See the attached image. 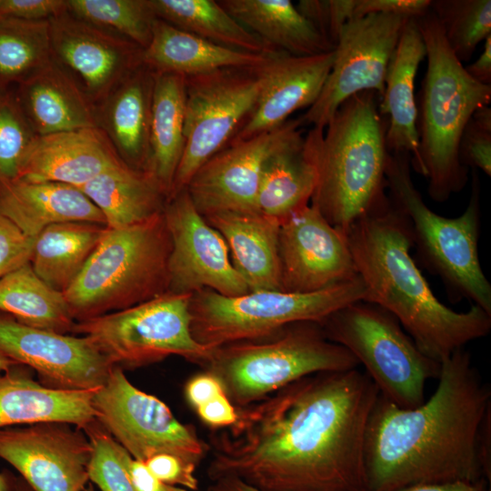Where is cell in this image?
I'll list each match as a JSON object with an SVG mask.
<instances>
[{
	"label": "cell",
	"mask_w": 491,
	"mask_h": 491,
	"mask_svg": "<svg viewBox=\"0 0 491 491\" xmlns=\"http://www.w3.org/2000/svg\"><path fill=\"white\" fill-rule=\"evenodd\" d=\"M0 354L31 367L44 386L61 390L98 389L115 366L85 336L29 326L1 312Z\"/></svg>",
	"instance_id": "17"
},
{
	"label": "cell",
	"mask_w": 491,
	"mask_h": 491,
	"mask_svg": "<svg viewBox=\"0 0 491 491\" xmlns=\"http://www.w3.org/2000/svg\"><path fill=\"white\" fill-rule=\"evenodd\" d=\"M34 242L0 212V279L30 263Z\"/></svg>",
	"instance_id": "44"
},
{
	"label": "cell",
	"mask_w": 491,
	"mask_h": 491,
	"mask_svg": "<svg viewBox=\"0 0 491 491\" xmlns=\"http://www.w3.org/2000/svg\"><path fill=\"white\" fill-rule=\"evenodd\" d=\"M15 366H17V364L0 354V372L6 371Z\"/></svg>",
	"instance_id": "55"
},
{
	"label": "cell",
	"mask_w": 491,
	"mask_h": 491,
	"mask_svg": "<svg viewBox=\"0 0 491 491\" xmlns=\"http://www.w3.org/2000/svg\"><path fill=\"white\" fill-rule=\"evenodd\" d=\"M408 17L371 14L354 17L341 31L334 61L316 102L299 118L302 126L325 129L349 97L373 91L384 94L388 64Z\"/></svg>",
	"instance_id": "14"
},
{
	"label": "cell",
	"mask_w": 491,
	"mask_h": 491,
	"mask_svg": "<svg viewBox=\"0 0 491 491\" xmlns=\"http://www.w3.org/2000/svg\"><path fill=\"white\" fill-rule=\"evenodd\" d=\"M0 212L34 239L58 223L105 225L101 211L79 188L55 182L18 178L0 184Z\"/></svg>",
	"instance_id": "27"
},
{
	"label": "cell",
	"mask_w": 491,
	"mask_h": 491,
	"mask_svg": "<svg viewBox=\"0 0 491 491\" xmlns=\"http://www.w3.org/2000/svg\"><path fill=\"white\" fill-rule=\"evenodd\" d=\"M466 73L476 81L491 85V35L485 39L484 49L480 56L472 64L465 66Z\"/></svg>",
	"instance_id": "51"
},
{
	"label": "cell",
	"mask_w": 491,
	"mask_h": 491,
	"mask_svg": "<svg viewBox=\"0 0 491 491\" xmlns=\"http://www.w3.org/2000/svg\"><path fill=\"white\" fill-rule=\"evenodd\" d=\"M426 55V45L417 20L409 18L390 58L384 94L378 104L380 115L388 116L385 136L387 151L408 154L415 170L419 163L415 80L418 66Z\"/></svg>",
	"instance_id": "24"
},
{
	"label": "cell",
	"mask_w": 491,
	"mask_h": 491,
	"mask_svg": "<svg viewBox=\"0 0 491 491\" xmlns=\"http://www.w3.org/2000/svg\"><path fill=\"white\" fill-rule=\"evenodd\" d=\"M365 296L366 287L358 276L304 294L258 290L225 296L205 288L191 296V332L197 343L212 349L235 342L264 339L296 323L320 324Z\"/></svg>",
	"instance_id": "9"
},
{
	"label": "cell",
	"mask_w": 491,
	"mask_h": 491,
	"mask_svg": "<svg viewBox=\"0 0 491 491\" xmlns=\"http://www.w3.org/2000/svg\"><path fill=\"white\" fill-rule=\"evenodd\" d=\"M320 326L328 340L364 366L380 395L401 408L420 406L426 381L439 376L440 363L426 356L397 319L375 304L352 303Z\"/></svg>",
	"instance_id": "10"
},
{
	"label": "cell",
	"mask_w": 491,
	"mask_h": 491,
	"mask_svg": "<svg viewBox=\"0 0 491 491\" xmlns=\"http://www.w3.org/2000/svg\"><path fill=\"white\" fill-rule=\"evenodd\" d=\"M84 491H96V489L94 487L93 485L87 484V486H86V487L85 488Z\"/></svg>",
	"instance_id": "57"
},
{
	"label": "cell",
	"mask_w": 491,
	"mask_h": 491,
	"mask_svg": "<svg viewBox=\"0 0 491 491\" xmlns=\"http://www.w3.org/2000/svg\"><path fill=\"white\" fill-rule=\"evenodd\" d=\"M265 65L185 76V145L169 198L230 143L249 116L262 87Z\"/></svg>",
	"instance_id": "12"
},
{
	"label": "cell",
	"mask_w": 491,
	"mask_h": 491,
	"mask_svg": "<svg viewBox=\"0 0 491 491\" xmlns=\"http://www.w3.org/2000/svg\"><path fill=\"white\" fill-rule=\"evenodd\" d=\"M238 23L277 51L307 56L335 47L290 0H218Z\"/></svg>",
	"instance_id": "31"
},
{
	"label": "cell",
	"mask_w": 491,
	"mask_h": 491,
	"mask_svg": "<svg viewBox=\"0 0 491 491\" xmlns=\"http://www.w3.org/2000/svg\"><path fill=\"white\" fill-rule=\"evenodd\" d=\"M267 338L215 347L203 365L236 408L306 376L359 366L349 351L326 337L318 323H296Z\"/></svg>",
	"instance_id": "8"
},
{
	"label": "cell",
	"mask_w": 491,
	"mask_h": 491,
	"mask_svg": "<svg viewBox=\"0 0 491 491\" xmlns=\"http://www.w3.org/2000/svg\"><path fill=\"white\" fill-rule=\"evenodd\" d=\"M200 419L214 429L231 426L238 418L237 408L221 394L196 408Z\"/></svg>",
	"instance_id": "48"
},
{
	"label": "cell",
	"mask_w": 491,
	"mask_h": 491,
	"mask_svg": "<svg viewBox=\"0 0 491 491\" xmlns=\"http://www.w3.org/2000/svg\"><path fill=\"white\" fill-rule=\"evenodd\" d=\"M208 491H260L246 483L234 479L224 478L215 482L208 487Z\"/></svg>",
	"instance_id": "53"
},
{
	"label": "cell",
	"mask_w": 491,
	"mask_h": 491,
	"mask_svg": "<svg viewBox=\"0 0 491 491\" xmlns=\"http://www.w3.org/2000/svg\"><path fill=\"white\" fill-rule=\"evenodd\" d=\"M49 20L0 18V85L21 84L52 62Z\"/></svg>",
	"instance_id": "37"
},
{
	"label": "cell",
	"mask_w": 491,
	"mask_h": 491,
	"mask_svg": "<svg viewBox=\"0 0 491 491\" xmlns=\"http://www.w3.org/2000/svg\"><path fill=\"white\" fill-rule=\"evenodd\" d=\"M440 365L436 389L416 407L379 395L365 442L367 491L485 478L478 439L491 412L490 387L465 348Z\"/></svg>",
	"instance_id": "2"
},
{
	"label": "cell",
	"mask_w": 491,
	"mask_h": 491,
	"mask_svg": "<svg viewBox=\"0 0 491 491\" xmlns=\"http://www.w3.org/2000/svg\"><path fill=\"white\" fill-rule=\"evenodd\" d=\"M125 463L136 491H188L185 488L162 482L148 470L143 462L133 458L128 453L125 455Z\"/></svg>",
	"instance_id": "50"
},
{
	"label": "cell",
	"mask_w": 491,
	"mask_h": 491,
	"mask_svg": "<svg viewBox=\"0 0 491 491\" xmlns=\"http://www.w3.org/2000/svg\"><path fill=\"white\" fill-rule=\"evenodd\" d=\"M334 56V50L307 56L275 54L263 66L264 80L253 111L229 144L273 130L295 111L309 108L323 88Z\"/></svg>",
	"instance_id": "21"
},
{
	"label": "cell",
	"mask_w": 491,
	"mask_h": 491,
	"mask_svg": "<svg viewBox=\"0 0 491 491\" xmlns=\"http://www.w3.org/2000/svg\"><path fill=\"white\" fill-rule=\"evenodd\" d=\"M377 97L373 91L352 95L326 132L312 127L304 137L316 176L310 204L344 234L386 196L387 122L378 112Z\"/></svg>",
	"instance_id": "4"
},
{
	"label": "cell",
	"mask_w": 491,
	"mask_h": 491,
	"mask_svg": "<svg viewBox=\"0 0 491 491\" xmlns=\"http://www.w3.org/2000/svg\"><path fill=\"white\" fill-rule=\"evenodd\" d=\"M93 406L97 421L138 461L165 453L198 466L208 450L193 427L179 422L159 398L135 386L120 366H115L95 390Z\"/></svg>",
	"instance_id": "13"
},
{
	"label": "cell",
	"mask_w": 491,
	"mask_h": 491,
	"mask_svg": "<svg viewBox=\"0 0 491 491\" xmlns=\"http://www.w3.org/2000/svg\"><path fill=\"white\" fill-rule=\"evenodd\" d=\"M398 491H487V480L458 481L444 484H424L412 486Z\"/></svg>",
	"instance_id": "52"
},
{
	"label": "cell",
	"mask_w": 491,
	"mask_h": 491,
	"mask_svg": "<svg viewBox=\"0 0 491 491\" xmlns=\"http://www.w3.org/2000/svg\"><path fill=\"white\" fill-rule=\"evenodd\" d=\"M431 0H356L354 17L371 14L419 18L429 10Z\"/></svg>",
	"instance_id": "47"
},
{
	"label": "cell",
	"mask_w": 491,
	"mask_h": 491,
	"mask_svg": "<svg viewBox=\"0 0 491 491\" xmlns=\"http://www.w3.org/2000/svg\"><path fill=\"white\" fill-rule=\"evenodd\" d=\"M0 312L18 322L59 334H72L76 321L64 293L45 284L27 263L0 279Z\"/></svg>",
	"instance_id": "35"
},
{
	"label": "cell",
	"mask_w": 491,
	"mask_h": 491,
	"mask_svg": "<svg viewBox=\"0 0 491 491\" xmlns=\"http://www.w3.org/2000/svg\"><path fill=\"white\" fill-rule=\"evenodd\" d=\"M204 217L225 239L233 266L250 291H282L277 219L260 212L235 211Z\"/></svg>",
	"instance_id": "26"
},
{
	"label": "cell",
	"mask_w": 491,
	"mask_h": 491,
	"mask_svg": "<svg viewBox=\"0 0 491 491\" xmlns=\"http://www.w3.org/2000/svg\"><path fill=\"white\" fill-rule=\"evenodd\" d=\"M163 214L171 238L168 292L207 288L235 296L250 291L233 266L225 239L196 210L185 188L167 199Z\"/></svg>",
	"instance_id": "15"
},
{
	"label": "cell",
	"mask_w": 491,
	"mask_h": 491,
	"mask_svg": "<svg viewBox=\"0 0 491 491\" xmlns=\"http://www.w3.org/2000/svg\"><path fill=\"white\" fill-rule=\"evenodd\" d=\"M185 397L195 409L221 394H225L221 383L205 372L192 377L185 385Z\"/></svg>",
	"instance_id": "49"
},
{
	"label": "cell",
	"mask_w": 491,
	"mask_h": 491,
	"mask_svg": "<svg viewBox=\"0 0 491 491\" xmlns=\"http://www.w3.org/2000/svg\"><path fill=\"white\" fill-rule=\"evenodd\" d=\"M148 470L162 482L188 491L198 489L195 476L197 466L170 454H157L143 462Z\"/></svg>",
	"instance_id": "45"
},
{
	"label": "cell",
	"mask_w": 491,
	"mask_h": 491,
	"mask_svg": "<svg viewBox=\"0 0 491 491\" xmlns=\"http://www.w3.org/2000/svg\"><path fill=\"white\" fill-rule=\"evenodd\" d=\"M171 238L163 211L105 230L82 271L64 292L76 322L120 311L168 292Z\"/></svg>",
	"instance_id": "6"
},
{
	"label": "cell",
	"mask_w": 491,
	"mask_h": 491,
	"mask_svg": "<svg viewBox=\"0 0 491 491\" xmlns=\"http://www.w3.org/2000/svg\"><path fill=\"white\" fill-rule=\"evenodd\" d=\"M185 77L155 72L148 171L155 176L167 199L185 145Z\"/></svg>",
	"instance_id": "32"
},
{
	"label": "cell",
	"mask_w": 491,
	"mask_h": 491,
	"mask_svg": "<svg viewBox=\"0 0 491 491\" xmlns=\"http://www.w3.org/2000/svg\"><path fill=\"white\" fill-rule=\"evenodd\" d=\"M120 162L97 127L58 132L36 135L25 155L18 178L79 188Z\"/></svg>",
	"instance_id": "22"
},
{
	"label": "cell",
	"mask_w": 491,
	"mask_h": 491,
	"mask_svg": "<svg viewBox=\"0 0 491 491\" xmlns=\"http://www.w3.org/2000/svg\"><path fill=\"white\" fill-rule=\"evenodd\" d=\"M364 301L394 316L417 347L441 363L471 341L486 336L491 315L472 305L456 312L441 303L413 259L408 223L388 195L345 233Z\"/></svg>",
	"instance_id": "3"
},
{
	"label": "cell",
	"mask_w": 491,
	"mask_h": 491,
	"mask_svg": "<svg viewBox=\"0 0 491 491\" xmlns=\"http://www.w3.org/2000/svg\"><path fill=\"white\" fill-rule=\"evenodd\" d=\"M378 388L357 368L299 379L237 408L211 435L212 482L260 491H367L365 442Z\"/></svg>",
	"instance_id": "1"
},
{
	"label": "cell",
	"mask_w": 491,
	"mask_h": 491,
	"mask_svg": "<svg viewBox=\"0 0 491 491\" xmlns=\"http://www.w3.org/2000/svg\"><path fill=\"white\" fill-rule=\"evenodd\" d=\"M410 155L389 153L386 166L388 197L406 217L417 254L425 267L438 276L456 299L466 298L491 315V285L478 256L480 184L472 174L471 195L456 217L433 212L416 188L410 173Z\"/></svg>",
	"instance_id": "7"
},
{
	"label": "cell",
	"mask_w": 491,
	"mask_h": 491,
	"mask_svg": "<svg viewBox=\"0 0 491 491\" xmlns=\"http://www.w3.org/2000/svg\"><path fill=\"white\" fill-rule=\"evenodd\" d=\"M430 10L462 64L468 62L477 45L491 35L490 0H434Z\"/></svg>",
	"instance_id": "39"
},
{
	"label": "cell",
	"mask_w": 491,
	"mask_h": 491,
	"mask_svg": "<svg viewBox=\"0 0 491 491\" xmlns=\"http://www.w3.org/2000/svg\"><path fill=\"white\" fill-rule=\"evenodd\" d=\"M282 291L313 293L357 276L346 236L310 203L280 223Z\"/></svg>",
	"instance_id": "19"
},
{
	"label": "cell",
	"mask_w": 491,
	"mask_h": 491,
	"mask_svg": "<svg viewBox=\"0 0 491 491\" xmlns=\"http://www.w3.org/2000/svg\"><path fill=\"white\" fill-rule=\"evenodd\" d=\"M15 101L36 135L97 127L95 105L54 61L19 84Z\"/></svg>",
	"instance_id": "28"
},
{
	"label": "cell",
	"mask_w": 491,
	"mask_h": 491,
	"mask_svg": "<svg viewBox=\"0 0 491 491\" xmlns=\"http://www.w3.org/2000/svg\"><path fill=\"white\" fill-rule=\"evenodd\" d=\"M356 0H301L300 14L334 47L345 25L354 18Z\"/></svg>",
	"instance_id": "42"
},
{
	"label": "cell",
	"mask_w": 491,
	"mask_h": 491,
	"mask_svg": "<svg viewBox=\"0 0 491 491\" xmlns=\"http://www.w3.org/2000/svg\"><path fill=\"white\" fill-rule=\"evenodd\" d=\"M15 491H33V489L22 478L15 480Z\"/></svg>",
	"instance_id": "56"
},
{
	"label": "cell",
	"mask_w": 491,
	"mask_h": 491,
	"mask_svg": "<svg viewBox=\"0 0 491 491\" xmlns=\"http://www.w3.org/2000/svg\"><path fill=\"white\" fill-rule=\"evenodd\" d=\"M299 118L232 143L202 165L185 189L203 215L223 211L259 212L256 199L263 169L277 151L302 137Z\"/></svg>",
	"instance_id": "16"
},
{
	"label": "cell",
	"mask_w": 491,
	"mask_h": 491,
	"mask_svg": "<svg viewBox=\"0 0 491 491\" xmlns=\"http://www.w3.org/2000/svg\"><path fill=\"white\" fill-rule=\"evenodd\" d=\"M91 446L89 480L100 491H136L126 470L127 451L95 421L83 429Z\"/></svg>",
	"instance_id": "40"
},
{
	"label": "cell",
	"mask_w": 491,
	"mask_h": 491,
	"mask_svg": "<svg viewBox=\"0 0 491 491\" xmlns=\"http://www.w3.org/2000/svg\"><path fill=\"white\" fill-rule=\"evenodd\" d=\"M79 189L101 211L105 226L112 229L161 213L167 201L165 192L150 171L134 169L123 161Z\"/></svg>",
	"instance_id": "30"
},
{
	"label": "cell",
	"mask_w": 491,
	"mask_h": 491,
	"mask_svg": "<svg viewBox=\"0 0 491 491\" xmlns=\"http://www.w3.org/2000/svg\"><path fill=\"white\" fill-rule=\"evenodd\" d=\"M149 3L157 18L214 44L256 55L279 52L238 23L217 1L149 0Z\"/></svg>",
	"instance_id": "34"
},
{
	"label": "cell",
	"mask_w": 491,
	"mask_h": 491,
	"mask_svg": "<svg viewBox=\"0 0 491 491\" xmlns=\"http://www.w3.org/2000/svg\"><path fill=\"white\" fill-rule=\"evenodd\" d=\"M416 20L427 65L416 99L419 163L416 171L427 179L431 199L443 203L468 180V168L460 159V141L473 114L489 105L491 85L481 84L466 73L431 10Z\"/></svg>",
	"instance_id": "5"
},
{
	"label": "cell",
	"mask_w": 491,
	"mask_h": 491,
	"mask_svg": "<svg viewBox=\"0 0 491 491\" xmlns=\"http://www.w3.org/2000/svg\"><path fill=\"white\" fill-rule=\"evenodd\" d=\"M316 182V171L305 153L302 136L266 161L257 194V210L281 223L309 204Z\"/></svg>",
	"instance_id": "36"
},
{
	"label": "cell",
	"mask_w": 491,
	"mask_h": 491,
	"mask_svg": "<svg viewBox=\"0 0 491 491\" xmlns=\"http://www.w3.org/2000/svg\"><path fill=\"white\" fill-rule=\"evenodd\" d=\"M17 366L0 375V428L66 423L85 429L97 421L95 390H61L35 381Z\"/></svg>",
	"instance_id": "25"
},
{
	"label": "cell",
	"mask_w": 491,
	"mask_h": 491,
	"mask_svg": "<svg viewBox=\"0 0 491 491\" xmlns=\"http://www.w3.org/2000/svg\"><path fill=\"white\" fill-rule=\"evenodd\" d=\"M0 491H15V480H9V478L2 473H0Z\"/></svg>",
	"instance_id": "54"
},
{
	"label": "cell",
	"mask_w": 491,
	"mask_h": 491,
	"mask_svg": "<svg viewBox=\"0 0 491 491\" xmlns=\"http://www.w3.org/2000/svg\"><path fill=\"white\" fill-rule=\"evenodd\" d=\"M105 227L87 222L47 226L35 238L33 270L50 287L64 293L84 268Z\"/></svg>",
	"instance_id": "33"
},
{
	"label": "cell",
	"mask_w": 491,
	"mask_h": 491,
	"mask_svg": "<svg viewBox=\"0 0 491 491\" xmlns=\"http://www.w3.org/2000/svg\"><path fill=\"white\" fill-rule=\"evenodd\" d=\"M36 135L14 99L0 95V184L18 178Z\"/></svg>",
	"instance_id": "41"
},
{
	"label": "cell",
	"mask_w": 491,
	"mask_h": 491,
	"mask_svg": "<svg viewBox=\"0 0 491 491\" xmlns=\"http://www.w3.org/2000/svg\"><path fill=\"white\" fill-rule=\"evenodd\" d=\"M49 21L52 60L76 82L95 106L143 65L142 47L66 10Z\"/></svg>",
	"instance_id": "20"
},
{
	"label": "cell",
	"mask_w": 491,
	"mask_h": 491,
	"mask_svg": "<svg viewBox=\"0 0 491 491\" xmlns=\"http://www.w3.org/2000/svg\"><path fill=\"white\" fill-rule=\"evenodd\" d=\"M274 55H256L225 47L156 18L151 41L143 51V64L156 73L185 77L225 67L261 66Z\"/></svg>",
	"instance_id": "29"
},
{
	"label": "cell",
	"mask_w": 491,
	"mask_h": 491,
	"mask_svg": "<svg viewBox=\"0 0 491 491\" xmlns=\"http://www.w3.org/2000/svg\"><path fill=\"white\" fill-rule=\"evenodd\" d=\"M66 11L143 49L151 41L157 18L149 0H66Z\"/></svg>",
	"instance_id": "38"
},
{
	"label": "cell",
	"mask_w": 491,
	"mask_h": 491,
	"mask_svg": "<svg viewBox=\"0 0 491 491\" xmlns=\"http://www.w3.org/2000/svg\"><path fill=\"white\" fill-rule=\"evenodd\" d=\"M460 159L466 167L481 170L491 175V108L488 105L477 109L463 133Z\"/></svg>",
	"instance_id": "43"
},
{
	"label": "cell",
	"mask_w": 491,
	"mask_h": 491,
	"mask_svg": "<svg viewBox=\"0 0 491 491\" xmlns=\"http://www.w3.org/2000/svg\"><path fill=\"white\" fill-rule=\"evenodd\" d=\"M66 423L0 428V458L33 491H84L92 446L84 430Z\"/></svg>",
	"instance_id": "18"
},
{
	"label": "cell",
	"mask_w": 491,
	"mask_h": 491,
	"mask_svg": "<svg viewBox=\"0 0 491 491\" xmlns=\"http://www.w3.org/2000/svg\"><path fill=\"white\" fill-rule=\"evenodd\" d=\"M66 10V0H0V18L50 20Z\"/></svg>",
	"instance_id": "46"
},
{
	"label": "cell",
	"mask_w": 491,
	"mask_h": 491,
	"mask_svg": "<svg viewBox=\"0 0 491 491\" xmlns=\"http://www.w3.org/2000/svg\"><path fill=\"white\" fill-rule=\"evenodd\" d=\"M155 72L140 65L97 105V127L130 167L148 171Z\"/></svg>",
	"instance_id": "23"
},
{
	"label": "cell",
	"mask_w": 491,
	"mask_h": 491,
	"mask_svg": "<svg viewBox=\"0 0 491 491\" xmlns=\"http://www.w3.org/2000/svg\"><path fill=\"white\" fill-rule=\"evenodd\" d=\"M191 296L166 292L129 308L76 322L73 335L88 338L117 366H143L170 356L203 366L213 349L193 337Z\"/></svg>",
	"instance_id": "11"
}]
</instances>
